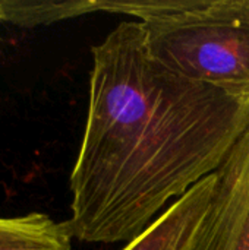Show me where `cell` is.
Instances as JSON below:
<instances>
[{"label": "cell", "mask_w": 249, "mask_h": 250, "mask_svg": "<svg viewBox=\"0 0 249 250\" xmlns=\"http://www.w3.org/2000/svg\"><path fill=\"white\" fill-rule=\"evenodd\" d=\"M91 53L66 223L81 242L129 243L220 168L248 130L249 101L164 67L138 21L119 23Z\"/></svg>", "instance_id": "1"}, {"label": "cell", "mask_w": 249, "mask_h": 250, "mask_svg": "<svg viewBox=\"0 0 249 250\" xmlns=\"http://www.w3.org/2000/svg\"><path fill=\"white\" fill-rule=\"evenodd\" d=\"M100 12L135 16L173 73L249 101V0H101Z\"/></svg>", "instance_id": "2"}, {"label": "cell", "mask_w": 249, "mask_h": 250, "mask_svg": "<svg viewBox=\"0 0 249 250\" xmlns=\"http://www.w3.org/2000/svg\"><path fill=\"white\" fill-rule=\"evenodd\" d=\"M214 174L192 250H249V127Z\"/></svg>", "instance_id": "3"}, {"label": "cell", "mask_w": 249, "mask_h": 250, "mask_svg": "<svg viewBox=\"0 0 249 250\" xmlns=\"http://www.w3.org/2000/svg\"><path fill=\"white\" fill-rule=\"evenodd\" d=\"M214 182L216 174L201 180L122 250H192L210 205Z\"/></svg>", "instance_id": "4"}, {"label": "cell", "mask_w": 249, "mask_h": 250, "mask_svg": "<svg viewBox=\"0 0 249 250\" xmlns=\"http://www.w3.org/2000/svg\"><path fill=\"white\" fill-rule=\"evenodd\" d=\"M72 239L66 221L43 212L0 218V250H72Z\"/></svg>", "instance_id": "5"}, {"label": "cell", "mask_w": 249, "mask_h": 250, "mask_svg": "<svg viewBox=\"0 0 249 250\" xmlns=\"http://www.w3.org/2000/svg\"><path fill=\"white\" fill-rule=\"evenodd\" d=\"M92 12H100V0H0V22L25 28L48 25Z\"/></svg>", "instance_id": "6"}]
</instances>
